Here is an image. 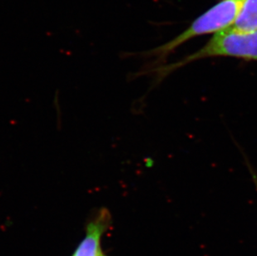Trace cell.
<instances>
[{"label": "cell", "mask_w": 257, "mask_h": 256, "mask_svg": "<svg viewBox=\"0 0 257 256\" xmlns=\"http://www.w3.org/2000/svg\"><path fill=\"white\" fill-rule=\"evenodd\" d=\"M230 57L257 62V31L241 33L233 29H224L214 36L201 49L169 64L149 68L144 73L154 74L157 83L162 82L171 73L184 66L202 58Z\"/></svg>", "instance_id": "obj_1"}, {"label": "cell", "mask_w": 257, "mask_h": 256, "mask_svg": "<svg viewBox=\"0 0 257 256\" xmlns=\"http://www.w3.org/2000/svg\"><path fill=\"white\" fill-rule=\"evenodd\" d=\"M243 2L244 0H221L194 20L182 34L167 44L146 52L144 56L156 58L158 65L159 62H164L172 52L190 39L228 29L235 21Z\"/></svg>", "instance_id": "obj_2"}, {"label": "cell", "mask_w": 257, "mask_h": 256, "mask_svg": "<svg viewBox=\"0 0 257 256\" xmlns=\"http://www.w3.org/2000/svg\"><path fill=\"white\" fill-rule=\"evenodd\" d=\"M111 215L107 209L98 210L87 225L86 236L73 256H107L101 249V238L111 223Z\"/></svg>", "instance_id": "obj_3"}, {"label": "cell", "mask_w": 257, "mask_h": 256, "mask_svg": "<svg viewBox=\"0 0 257 256\" xmlns=\"http://www.w3.org/2000/svg\"><path fill=\"white\" fill-rule=\"evenodd\" d=\"M230 29L241 33L257 31V0H244Z\"/></svg>", "instance_id": "obj_4"}, {"label": "cell", "mask_w": 257, "mask_h": 256, "mask_svg": "<svg viewBox=\"0 0 257 256\" xmlns=\"http://www.w3.org/2000/svg\"><path fill=\"white\" fill-rule=\"evenodd\" d=\"M246 165H247L248 169L250 171V175H251V177H252V181L254 182V185L255 186V191L257 192V174L255 173V171L252 169V167H251V165L249 163V161L246 160V162H245Z\"/></svg>", "instance_id": "obj_5"}]
</instances>
